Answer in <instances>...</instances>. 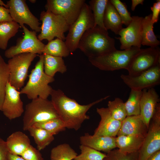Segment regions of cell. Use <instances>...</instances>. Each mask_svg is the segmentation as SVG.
I'll use <instances>...</instances> for the list:
<instances>
[{"mask_svg": "<svg viewBox=\"0 0 160 160\" xmlns=\"http://www.w3.org/2000/svg\"><path fill=\"white\" fill-rule=\"evenodd\" d=\"M50 95L52 102L66 128L78 130L86 120L90 119L86 113L93 106L108 98L106 96L86 105H81L68 97L61 90L53 89Z\"/></svg>", "mask_w": 160, "mask_h": 160, "instance_id": "obj_1", "label": "cell"}, {"mask_svg": "<svg viewBox=\"0 0 160 160\" xmlns=\"http://www.w3.org/2000/svg\"><path fill=\"white\" fill-rule=\"evenodd\" d=\"M78 49L88 58L98 57L116 49L115 40L109 36L108 31L98 26L84 33Z\"/></svg>", "mask_w": 160, "mask_h": 160, "instance_id": "obj_2", "label": "cell"}, {"mask_svg": "<svg viewBox=\"0 0 160 160\" xmlns=\"http://www.w3.org/2000/svg\"><path fill=\"white\" fill-rule=\"evenodd\" d=\"M39 57L29 76L28 81L20 91V94H25L32 100L38 97L47 99L53 89L49 84L55 81L54 77L47 75L44 72L43 54L40 55Z\"/></svg>", "mask_w": 160, "mask_h": 160, "instance_id": "obj_3", "label": "cell"}, {"mask_svg": "<svg viewBox=\"0 0 160 160\" xmlns=\"http://www.w3.org/2000/svg\"><path fill=\"white\" fill-rule=\"evenodd\" d=\"M58 118L59 116L52 101L38 97L26 105L23 129L28 131L36 123Z\"/></svg>", "mask_w": 160, "mask_h": 160, "instance_id": "obj_4", "label": "cell"}, {"mask_svg": "<svg viewBox=\"0 0 160 160\" xmlns=\"http://www.w3.org/2000/svg\"><path fill=\"white\" fill-rule=\"evenodd\" d=\"M140 49L135 47L123 50L116 49L102 56L88 58V60L92 65L102 71L127 70L132 59Z\"/></svg>", "mask_w": 160, "mask_h": 160, "instance_id": "obj_5", "label": "cell"}, {"mask_svg": "<svg viewBox=\"0 0 160 160\" xmlns=\"http://www.w3.org/2000/svg\"><path fill=\"white\" fill-rule=\"evenodd\" d=\"M94 26L92 12L89 5L85 3L76 20L70 25L65 37V42L70 53H73L78 49L79 41L84 34Z\"/></svg>", "mask_w": 160, "mask_h": 160, "instance_id": "obj_6", "label": "cell"}, {"mask_svg": "<svg viewBox=\"0 0 160 160\" xmlns=\"http://www.w3.org/2000/svg\"><path fill=\"white\" fill-rule=\"evenodd\" d=\"M40 20L42 24L37 37L40 41L46 39L49 42L55 37L65 40L64 33L68 31L70 25L62 16L48 11H43L40 14Z\"/></svg>", "mask_w": 160, "mask_h": 160, "instance_id": "obj_7", "label": "cell"}, {"mask_svg": "<svg viewBox=\"0 0 160 160\" xmlns=\"http://www.w3.org/2000/svg\"><path fill=\"white\" fill-rule=\"evenodd\" d=\"M160 150V103H157L147 133L138 151V160H146Z\"/></svg>", "mask_w": 160, "mask_h": 160, "instance_id": "obj_8", "label": "cell"}, {"mask_svg": "<svg viewBox=\"0 0 160 160\" xmlns=\"http://www.w3.org/2000/svg\"><path fill=\"white\" fill-rule=\"evenodd\" d=\"M37 55L30 53H22L14 56L8 60L9 82L17 90L23 86L28 68Z\"/></svg>", "mask_w": 160, "mask_h": 160, "instance_id": "obj_9", "label": "cell"}, {"mask_svg": "<svg viewBox=\"0 0 160 160\" xmlns=\"http://www.w3.org/2000/svg\"><path fill=\"white\" fill-rule=\"evenodd\" d=\"M21 27L23 29L24 36L17 39L16 45L5 51V57L10 59L16 55L25 53L42 54L45 45L39 39L36 33L29 30L24 25Z\"/></svg>", "mask_w": 160, "mask_h": 160, "instance_id": "obj_10", "label": "cell"}, {"mask_svg": "<svg viewBox=\"0 0 160 160\" xmlns=\"http://www.w3.org/2000/svg\"><path fill=\"white\" fill-rule=\"evenodd\" d=\"M85 3L84 0H47L46 11L62 16L70 25L76 20Z\"/></svg>", "mask_w": 160, "mask_h": 160, "instance_id": "obj_11", "label": "cell"}, {"mask_svg": "<svg viewBox=\"0 0 160 160\" xmlns=\"http://www.w3.org/2000/svg\"><path fill=\"white\" fill-rule=\"evenodd\" d=\"M160 63L159 48L140 49L132 58L127 69L128 75L136 76Z\"/></svg>", "mask_w": 160, "mask_h": 160, "instance_id": "obj_12", "label": "cell"}, {"mask_svg": "<svg viewBox=\"0 0 160 160\" xmlns=\"http://www.w3.org/2000/svg\"><path fill=\"white\" fill-rule=\"evenodd\" d=\"M121 78L131 89L143 90L160 83V63L136 76L122 74Z\"/></svg>", "mask_w": 160, "mask_h": 160, "instance_id": "obj_13", "label": "cell"}, {"mask_svg": "<svg viewBox=\"0 0 160 160\" xmlns=\"http://www.w3.org/2000/svg\"><path fill=\"white\" fill-rule=\"evenodd\" d=\"M6 4L13 21L21 27L25 24L36 33L40 32L41 23L31 12L26 0H10L7 1Z\"/></svg>", "mask_w": 160, "mask_h": 160, "instance_id": "obj_14", "label": "cell"}, {"mask_svg": "<svg viewBox=\"0 0 160 160\" xmlns=\"http://www.w3.org/2000/svg\"><path fill=\"white\" fill-rule=\"evenodd\" d=\"M132 19L129 25L123 28L115 37L119 40L121 50L129 49L132 47L140 48L142 22L143 17L137 16H132Z\"/></svg>", "mask_w": 160, "mask_h": 160, "instance_id": "obj_15", "label": "cell"}, {"mask_svg": "<svg viewBox=\"0 0 160 160\" xmlns=\"http://www.w3.org/2000/svg\"><path fill=\"white\" fill-rule=\"evenodd\" d=\"M20 94V91L12 86L9 81L7 82L1 111L10 120L20 117L24 112Z\"/></svg>", "mask_w": 160, "mask_h": 160, "instance_id": "obj_16", "label": "cell"}, {"mask_svg": "<svg viewBox=\"0 0 160 160\" xmlns=\"http://www.w3.org/2000/svg\"><path fill=\"white\" fill-rule=\"evenodd\" d=\"M96 111L100 116L101 120L93 135L116 137L121 122L112 117L107 108H97Z\"/></svg>", "mask_w": 160, "mask_h": 160, "instance_id": "obj_17", "label": "cell"}, {"mask_svg": "<svg viewBox=\"0 0 160 160\" xmlns=\"http://www.w3.org/2000/svg\"><path fill=\"white\" fill-rule=\"evenodd\" d=\"M142 91L140 102V115L148 128L151 120L160 99L159 95L154 88L145 89Z\"/></svg>", "mask_w": 160, "mask_h": 160, "instance_id": "obj_18", "label": "cell"}, {"mask_svg": "<svg viewBox=\"0 0 160 160\" xmlns=\"http://www.w3.org/2000/svg\"><path fill=\"white\" fill-rule=\"evenodd\" d=\"M116 137L105 136L91 135L88 133L80 137V143L99 151L107 153L117 148Z\"/></svg>", "mask_w": 160, "mask_h": 160, "instance_id": "obj_19", "label": "cell"}, {"mask_svg": "<svg viewBox=\"0 0 160 160\" xmlns=\"http://www.w3.org/2000/svg\"><path fill=\"white\" fill-rule=\"evenodd\" d=\"M140 115L127 116L121 122L117 135H139L145 137L148 130Z\"/></svg>", "mask_w": 160, "mask_h": 160, "instance_id": "obj_20", "label": "cell"}, {"mask_svg": "<svg viewBox=\"0 0 160 160\" xmlns=\"http://www.w3.org/2000/svg\"><path fill=\"white\" fill-rule=\"evenodd\" d=\"M5 141L8 152L17 156H20L31 145L28 136L20 131L12 133Z\"/></svg>", "mask_w": 160, "mask_h": 160, "instance_id": "obj_21", "label": "cell"}, {"mask_svg": "<svg viewBox=\"0 0 160 160\" xmlns=\"http://www.w3.org/2000/svg\"><path fill=\"white\" fill-rule=\"evenodd\" d=\"M145 137L139 135H121L116 137L117 147L120 151L126 153L138 152Z\"/></svg>", "mask_w": 160, "mask_h": 160, "instance_id": "obj_22", "label": "cell"}, {"mask_svg": "<svg viewBox=\"0 0 160 160\" xmlns=\"http://www.w3.org/2000/svg\"><path fill=\"white\" fill-rule=\"evenodd\" d=\"M105 29L110 30L118 35L123 28L121 19L113 6L108 0L105 8L103 18Z\"/></svg>", "mask_w": 160, "mask_h": 160, "instance_id": "obj_23", "label": "cell"}, {"mask_svg": "<svg viewBox=\"0 0 160 160\" xmlns=\"http://www.w3.org/2000/svg\"><path fill=\"white\" fill-rule=\"evenodd\" d=\"M151 14L143 17L141 24V45L150 46L151 47H158L160 42L153 31L154 23L151 20Z\"/></svg>", "mask_w": 160, "mask_h": 160, "instance_id": "obj_24", "label": "cell"}, {"mask_svg": "<svg viewBox=\"0 0 160 160\" xmlns=\"http://www.w3.org/2000/svg\"><path fill=\"white\" fill-rule=\"evenodd\" d=\"M42 54L44 55V71L47 75L54 77L57 72L63 73L66 71L67 67L63 57Z\"/></svg>", "mask_w": 160, "mask_h": 160, "instance_id": "obj_25", "label": "cell"}, {"mask_svg": "<svg viewBox=\"0 0 160 160\" xmlns=\"http://www.w3.org/2000/svg\"><path fill=\"white\" fill-rule=\"evenodd\" d=\"M28 131L33 137L39 151L44 149L54 140V135L43 129L32 126Z\"/></svg>", "mask_w": 160, "mask_h": 160, "instance_id": "obj_26", "label": "cell"}, {"mask_svg": "<svg viewBox=\"0 0 160 160\" xmlns=\"http://www.w3.org/2000/svg\"><path fill=\"white\" fill-rule=\"evenodd\" d=\"M20 27L13 21L0 22V49H6L9 40L16 35Z\"/></svg>", "mask_w": 160, "mask_h": 160, "instance_id": "obj_27", "label": "cell"}, {"mask_svg": "<svg viewBox=\"0 0 160 160\" xmlns=\"http://www.w3.org/2000/svg\"><path fill=\"white\" fill-rule=\"evenodd\" d=\"M70 53L65 42L58 38L49 41L43 51V54L62 57L68 56Z\"/></svg>", "mask_w": 160, "mask_h": 160, "instance_id": "obj_28", "label": "cell"}, {"mask_svg": "<svg viewBox=\"0 0 160 160\" xmlns=\"http://www.w3.org/2000/svg\"><path fill=\"white\" fill-rule=\"evenodd\" d=\"M108 1V0H91L89 1V5L93 15L94 27L98 26L106 30L104 26L103 18Z\"/></svg>", "mask_w": 160, "mask_h": 160, "instance_id": "obj_29", "label": "cell"}, {"mask_svg": "<svg viewBox=\"0 0 160 160\" xmlns=\"http://www.w3.org/2000/svg\"><path fill=\"white\" fill-rule=\"evenodd\" d=\"M78 155L69 144L63 143L52 149L51 151V160H72Z\"/></svg>", "mask_w": 160, "mask_h": 160, "instance_id": "obj_30", "label": "cell"}, {"mask_svg": "<svg viewBox=\"0 0 160 160\" xmlns=\"http://www.w3.org/2000/svg\"><path fill=\"white\" fill-rule=\"evenodd\" d=\"M142 90L131 89L127 100L124 103L127 116L140 115V102Z\"/></svg>", "mask_w": 160, "mask_h": 160, "instance_id": "obj_31", "label": "cell"}, {"mask_svg": "<svg viewBox=\"0 0 160 160\" xmlns=\"http://www.w3.org/2000/svg\"><path fill=\"white\" fill-rule=\"evenodd\" d=\"M108 108L112 117L115 119L122 121L127 116L124 103L119 97L108 101Z\"/></svg>", "mask_w": 160, "mask_h": 160, "instance_id": "obj_32", "label": "cell"}, {"mask_svg": "<svg viewBox=\"0 0 160 160\" xmlns=\"http://www.w3.org/2000/svg\"><path fill=\"white\" fill-rule=\"evenodd\" d=\"M9 75L8 65L0 55V111H1L5 96L6 86L9 81Z\"/></svg>", "mask_w": 160, "mask_h": 160, "instance_id": "obj_33", "label": "cell"}, {"mask_svg": "<svg viewBox=\"0 0 160 160\" xmlns=\"http://www.w3.org/2000/svg\"><path fill=\"white\" fill-rule=\"evenodd\" d=\"M33 126L44 129L54 135L65 131L66 128L60 118L36 123Z\"/></svg>", "mask_w": 160, "mask_h": 160, "instance_id": "obj_34", "label": "cell"}, {"mask_svg": "<svg viewBox=\"0 0 160 160\" xmlns=\"http://www.w3.org/2000/svg\"><path fill=\"white\" fill-rule=\"evenodd\" d=\"M81 153L77 155L74 160H103L106 155L87 146H79Z\"/></svg>", "mask_w": 160, "mask_h": 160, "instance_id": "obj_35", "label": "cell"}, {"mask_svg": "<svg viewBox=\"0 0 160 160\" xmlns=\"http://www.w3.org/2000/svg\"><path fill=\"white\" fill-rule=\"evenodd\" d=\"M120 16L123 24L127 27L131 22L132 17L128 11L125 3L119 0H110Z\"/></svg>", "mask_w": 160, "mask_h": 160, "instance_id": "obj_36", "label": "cell"}, {"mask_svg": "<svg viewBox=\"0 0 160 160\" xmlns=\"http://www.w3.org/2000/svg\"><path fill=\"white\" fill-rule=\"evenodd\" d=\"M103 160H138V151L131 153L121 152L113 149L106 154Z\"/></svg>", "mask_w": 160, "mask_h": 160, "instance_id": "obj_37", "label": "cell"}, {"mask_svg": "<svg viewBox=\"0 0 160 160\" xmlns=\"http://www.w3.org/2000/svg\"><path fill=\"white\" fill-rule=\"evenodd\" d=\"M25 160H43L42 154L37 149L30 145L20 155Z\"/></svg>", "mask_w": 160, "mask_h": 160, "instance_id": "obj_38", "label": "cell"}, {"mask_svg": "<svg viewBox=\"0 0 160 160\" xmlns=\"http://www.w3.org/2000/svg\"><path fill=\"white\" fill-rule=\"evenodd\" d=\"M151 9L152 12L151 14V20L154 24L158 22L159 20V16L160 13V0H157L153 3Z\"/></svg>", "mask_w": 160, "mask_h": 160, "instance_id": "obj_39", "label": "cell"}, {"mask_svg": "<svg viewBox=\"0 0 160 160\" xmlns=\"http://www.w3.org/2000/svg\"><path fill=\"white\" fill-rule=\"evenodd\" d=\"M13 21L9 14V9L0 6V22Z\"/></svg>", "mask_w": 160, "mask_h": 160, "instance_id": "obj_40", "label": "cell"}, {"mask_svg": "<svg viewBox=\"0 0 160 160\" xmlns=\"http://www.w3.org/2000/svg\"><path fill=\"white\" fill-rule=\"evenodd\" d=\"M8 152L6 141L0 137V160H7Z\"/></svg>", "mask_w": 160, "mask_h": 160, "instance_id": "obj_41", "label": "cell"}, {"mask_svg": "<svg viewBox=\"0 0 160 160\" xmlns=\"http://www.w3.org/2000/svg\"><path fill=\"white\" fill-rule=\"evenodd\" d=\"M7 160H25L19 156L13 155L8 152L7 155Z\"/></svg>", "mask_w": 160, "mask_h": 160, "instance_id": "obj_42", "label": "cell"}, {"mask_svg": "<svg viewBox=\"0 0 160 160\" xmlns=\"http://www.w3.org/2000/svg\"><path fill=\"white\" fill-rule=\"evenodd\" d=\"M144 0H132L131 9L132 11H134L137 6L139 4L143 5Z\"/></svg>", "mask_w": 160, "mask_h": 160, "instance_id": "obj_43", "label": "cell"}, {"mask_svg": "<svg viewBox=\"0 0 160 160\" xmlns=\"http://www.w3.org/2000/svg\"><path fill=\"white\" fill-rule=\"evenodd\" d=\"M146 160H160V150L153 153Z\"/></svg>", "mask_w": 160, "mask_h": 160, "instance_id": "obj_44", "label": "cell"}, {"mask_svg": "<svg viewBox=\"0 0 160 160\" xmlns=\"http://www.w3.org/2000/svg\"><path fill=\"white\" fill-rule=\"evenodd\" d=\"M0 6L4 7L8 9V7L7 4H5L3 1L1 0H0Z\"/></svg>", "mask_w": 160, "mask_h": 160, "instance_id": "obj_45", "label": "cell"}, {"mask_svg": "<svg viewBox=\"0 0 160 160\" xmlns=\"http://www.w3.org/2000/svg\"><path fill=\"white\" fill-rule=\"evenodd\" d=\"M29 1L32 3H35L36 1V0H29Z\"/></svg>", "mask_w": 160, "mask_h": 160, "instance_id": "obj_46", "label": "cell"}]
</instances>
